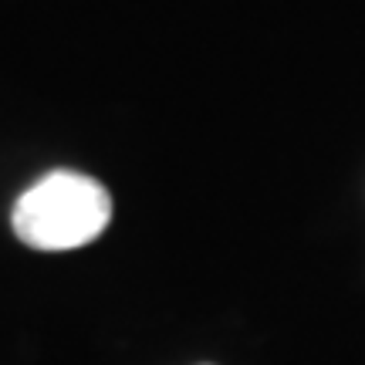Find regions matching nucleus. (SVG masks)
I'll use <instances>...</instances> for the list:
<instances>
[{"instance_id":"f257e3e1","label":"nucleus","mask_w":365,"mask_h":365,"mask_svg":"<svg viewBox=\"0 0 365 365\" xmlns=\"http://www.w3.org/2000/svg\"><path fill=\"white\" fill-rule=\"evenodd\" d=\"M112 220V196L98 180L75 170L41 176L14 203L11 223L21 244L34 250H75L98 240Z\"/></svg>"}]
</instances>
